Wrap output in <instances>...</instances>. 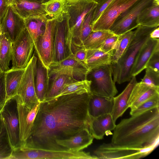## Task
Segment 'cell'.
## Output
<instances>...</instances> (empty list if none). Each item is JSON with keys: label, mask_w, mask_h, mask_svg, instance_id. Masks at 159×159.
I'll list each match as a JSON object with an SVG mask.
<instances>
[{"label": "cell", "mask_w": 159, "mask_h": 159, "mask_svg": "<svg viewBox=\"0 0 159 159\" xmlns=\"http://www.w3.org/2000/svg\"><path fill=\"white\" fill-rule=\"evenodd\" d=\"M91 94H70L41 102L30 135L23 146L58 150L56 140L89 129Z\"/></svg>", "instance_id": "obj_1"}, {"label": "cell", "mask_w": 159, "mask_h": 159, "mask_svg": "<svg viewBox=\"0 0 159 159\" xmlns=\"http://www.w3.org/2000/svg\"><path fill=\"white\" fill-rule=\"evenodd\" d=\"M159 139L158 107L122 120L113 130L111 143L119 147L141 149L158 144Z\"/></svg>", "instance_id": "obj_2"}, {"label": "cell", "mask_w": 159, "mask_h": 159, "mask_svg": "<svg viewBox=\"0 0 159 159\" xmlns=\"http://www.w3.org/2000/svg\"><path fill=\"white\" fill-rule=\"evenodd\" d=\"M156 28L139 25L136 28L133 39L118 62L111 63L115 83L121 84L131 80V71L137 57Z\"/></svg>", "instance_id": "obj_3"}, {"label": "cell", "mask_w": 159, "mask_h": 159, "mask_svg": "<svg viewBox=\"0 0 159 159\" xmlns=\"http://www.w3.org/2000/svg\"><path fill=\"white\" fill-rule=\"evenodd\" d=\"M63 11L69 15V24L72 43L76 45L81 33L83 20L87 14L96 7L97 0H64Z\"/></svg>", "instance_id": "obj_4"}, {"label": "cell", "mask_w": 159, "mask_h": 159, "mask_svg": "<svg viewBox=\"0 0 159 159\" xmlns=\"http://www.w3.org/2000/svg\"><path fill=\"white\" fill-rule=\"evenodd\" d=\"M98 159L83 151L55 150L21 146L13 149L11 159Z\"/></svg>", "instance_id": "obj_5"}, {"label": "cell", "mask_w": 159, "mask_h": 159, "mask_svg": "<svg viewBox=\"0 0 159 159\" xmlns=\"http://www.w3.org/2000/svg\"><path fill=\"white\" fill-rule=\"evenodd\" d=\"M69 18V14L63 11L58 16L51 19L54 32L52 63L63 60L69 55L67 46L72 43Z\"/></svg>", "instance_id": "obj_6"}, {"label": "cell", "mask_w": 159, "mask_h": 159, "mask_svg": "<svg viewBox=\"0 0 159 159\" xmlns=\"http://www.w3.org/2000/svg\"><path fill=\"white\" fill-rule=\"evenodd\" d=\"M111 64L101 66L90 70L88 75L91 81L90 91L93 94L113 98L118 93L112 78Z\"/></svg>", "instance_id": "obj_7"}, {"label": "cell", "mask_w": 159, "mask_h": 159, "mask_svg": "<svg viewBox=\"0 0 159 159\" xmlns=\"http://www.w3.org/2000/svg\"><path fill=\"white\" fill-rule=\"evenodd\" d=\"M16 95L6 101L0 112V117L5 125L13 149L22 146L20 137L19 120Z\"/></svg>", "instance_id": "obj_8"}, {"label": "cell", "mask_w": 159, "mask_h": 159, "mask_svg": "<svg viewBox=\"0 0 159 159\" xmlns=\"http://www.w3.org/2000/svg\"><path fill=\"white\" fill-rule=\"evenodd\" d=\"M38 58L33 55L25 70L18 87L17 94L25 106L32 108L39 102L37 96L35 76Z\"/></svg>", "instance_id": "obj_9"}, {"label": "cell", "mask_w": 159, "mask_h": 159, "mask_svg": "<svg viewBox=\"0 0 159 159\" xmlns=\"http://www.w3.org/2000/svg\"><path fill=\"white\" fill-rule=\"evenodd\" d=\"M158 145L139 149L117 147L111 143H103L94 151V154L98 159H138L147 156Z\"/></svg>", "instance_id": "obj_10"}, {"label": "cell", "mask_w": 159, "mask_h": 159, "mask_svg": "<svg viewBox=\"0 0 159 159\" xmlns=\"http://www.w3.org/2000/svg\"><path fill=\"white\" fill-rule=\"evenodd\" d=\"M153 0H138L121 13L116 19L109 30L120 35L137 28V19L142 11L151 5Z\"/></svg>", "instance_id": "obj_11"}, {"label": "cell", "mask_w": 159, "mask_h": 159, "mask_svg": "<svg viewBox=\"0 0 159 159\" xmlns=\"http://www.w3.org/2000/svg\"><path fill=\"white\" fill-rule=\"evenodd\" d=\"M34 48L33 42L25 28L13 42L11 69H25L33 56Z\"/></svg>", "instance_id": "obj_12"}, {"label": "cell", "mask_w": 159, "mask_h": 159, "mask_svg": "<svg viewBox=\"0 0 159 159\" xmlns=\"http://www.w3.org/2000/svg\"><path fill=\"white\" fill-rule=\"evenodd\" d=\"M138 0H113L93 24L92 31L109 30L118 16Z\"/></svg>", "instance_id": "obj_13"}, {"label": "cell", "mask_w": 159, "mask_h": 159, "mask_svg": "<svg viewBox=\"0 0 159 159\" xmlns=\"http://www.w3.org/2000/svg\"><path fill=\"white\" fill-rule=\"evenodd\" d=\"M89 72L86 67L79 62L73 54H70L63 60L52 63L50 67L49 75L50 76L56 74H64L76 80H82L87 79Z\"/></svg>", "instance_id": "obj_14"}, {"label": "cell", "mask_w": 159, "mask_h": 159, "mask_svg": "<svg viewBox=\"0 0 159 159\" xmlns=\"http://www.w3.org/2000/svg\"><path fill=\"white\" fill-rule=\"evenodd\" d=\"M54 32L51 19L48 20L43 33L38 39L34 48L43 65L49 70L53 63Z\"/></svg>", "instance_id": "obj_15"}, {"label": "cell", "mask_w": 159, "mask_h": 159, "mask_svg": "<svg viewBox=\"0 0 159 159\" xmlns=\"http://www.w3.org/2000/svg\"><path fill=\"white\" fill-rule=\"evenodd\" d=\"M16 96L19 120L20 137L22 146L30 135L41 102H37L31 109L23 104L19 96Z\"/></svg>", "instance_id": "obj_16"}, {"label": "cell", "mask_w": 159, "mask_h": 159, "mask_svg": "<svg viewBox=\"0 0 159 159\" xmlns=\"http://www.w3.org/2000/svg\"><path fill=\"white\" fill-rule=\"evenodd\" d=\"M1 25L2 34H7L13 42L26 28L25 19L16 12L13 6L8 7Z\"/></svg>", "instance_id": "obj_17"}, {"label": "cell", "mask_w": 159, "mask_h": 159, "mask_svg": "<svg viewBox=\"0 0 159 159\" xmlns=\"http://www.w3.org/2000/svg\"><path fill=\"white\" fill-rule=\"evenodd\" d=\"M93 139L89 129H86L68 139L57 140L56 143L58 150L78 151L90 145L93 143Z\"/></svg>", "instance_id": "obj_18"}, {"label": "cell", "mask_w": 159, "mask_h": 159, "mask_svg": "<svg viewBox=\"0 0 159 159\" xmlns=\"http://www.w3.org/2000/svg\"><path fill=\"white\" fill-rule=\"evenodd\" d=\"M159 49V39L150 37L143 46L137 57L131 71L132 77L136 76L146 68L149 59Z\"/></svg>", "instance_id": "obj_19"}, {"label": "cell", "mask_w": 159, "mask_h": 159, "mask_svg": "<svg viewBox=\"0 0 159 159\" xmlns=\"http://www.w3.org/2000/svg\"><path fill=\"white\" fill-rule=\"evenodd\" d=\"M159 95V87L151 86L145 83L137 82L131 92L129 102L131 110L135 109L147 100Z\"/></svg>", "instance_id": "obj_20"}, {"label": "cell", "mask_w": 159, "mask_h": 159, "mask_svg": "<svg viewBox=\"0 0 159 159\" xmlns=\"http://www.w3.org/2000/svg\"><path fill=\"white\" fill-rule=\"evenodd\" d=\"M116 125L111 114H108L96 117H91L89 129L93 138L101 140L107 132L113 130Z\"/></svg>", "instance_id": "obj_21"}, {"label": "cell", "mask_w": 159, "mask_h": 159, "mask_svg": "<svg viewBox=\"0 0 159 159\" xmlns=\"http://www.w3.org/2000/svg\"><path fill=\"white\" fill-rule=\"evenodd\" d=\"M122 92L113 98V105L111 115L115 122L129 108V102L132 90L137 82L136 76L132 77Z\"/></svg>", "instance_id": "obj_22"}, {"label": "cell", "mask_w": 159, "mask_h": 159, "mask_svg": "<svg viewBox=\"0 0 159 159\" xmlns=\"http://www.w3.org/2000/svg\"><path fill=\"white\" fill-rule=\"evenodd\" d=\"M49 70L45 68L39 60H37L35 76L36 92L39 101L45 100L49 87Z\"/></svg>", "instance_id": "obj_23"}, {"label": "cell", "mask_w": 159, "mask_h": 159, "mask_svg": "<svg viewBox=\"0 0 159 159\" xmlns=\"http://www.w3.org/2000/svg\"><path fill=\"white\" fill-rule=\"evenodd\" d=\"M113 98L102 97L92 94L89 105L90 116L96 117L105 114H111Z\"/></svg>", "instance_id": "obj_24"}, {"label": "cell", "mask_w": 159, "mask_h": 159, "mask_svg": "<svg viewBox=\"0 0 159 159\" xmlns=\"http://www.w3.org/2000/svg\"><path fill=\"white\" fill-rule=\"evenodd\" d=\"M13 6L16 12L24 19L46 15L43 3L21 1L17 2Z\"/></svg>", "instance_id": "obj_25"}, {"label": "cell", "mask_w": 159, "mask_h": 159, "mask_svg": "<svg viewBox=\"0 0 159 159\" xmlns=\"http://www.w3.org/2000/svg\"><path fill=\"white\" fill-rule=\"evenodd\" d=\"M137 25L157 27L159 26V5L152 3L144 8L136 20Z\"/></svg>", "instance_id": "obj_26"}, {"label": "cell", "mask_w": 159, "mask_h": 159, "mask_svg": "<svg viewBox=\"0 0 159 159\" xmlns=\"http://www.w3.org/2000/svg\"><path fill=\"white\" fill-rule=\"evenodd\" d=\"M86 50V64L89 71L98 66L111 64L114 52H106L100 49Z\"/></svg>", "instance_id": "obj_27"}, {"label": "cell", "mask_w": 159, "mask_h": 159, "mask_svg": "<svg viewBox=\"0 0 159 159\" xmlns=\"http://www.w3.org/2000/svg\"><path fill=\"white\" fill-rule=\"evenodd\" d=\"M48 19L46 15L33 16L25 19L26 28L34 46L39 38L44 32Z\"/></svg>", "instance_id": "obj_28"}, {"label": "cell", "mask_w": 159, "mask_h": 159, "mask_svg": "<svg viewBox=\"0 0 159 159\" xmlns=\"http://www.w3.org/2000/svg\"><path fill=\"white\" fill-rule=\"evenodd\" d=\"M24 69H10L5 72V83L7 100L17 94L18 87Z\"/></svg>", "instance_id": "obj_29"}, {"label": "cell", "mask_w": 159, "mask_h": 159, "mask_svg": "<svg viewBox=\"0 0 159 159\" xmlns=\"http://www.w3.org/2000/svg\"><path fill=\"white\" fill-rule=\"evenodd\" d=\"M115 34L110 30L92 31L80 47L86 50L99 49L105 40Z\"/></svg>", "instance_id": "obj_30"}, {"label": "cell", "mask_w": 159, "mask_h": 159, "mask_svg": "<svg viewBox=\"0 0 159 159\" xmlns=\"http://www.w3.org/2000/svg\"><path fill=\"white\" fill-rule=\"evenodd\" d=\"M13 42L6 33L2 34L0 48V66L3 72L9 69L12 59Z\"/></svg>", "instance_id": "obj_31"}, {"label": "cell", "mask_w": 159, "mask_h": 159, "mask_svg": "<svg viewBox=\"0 0 159 159\" xmlns=\"http://www.w3.org/2000/svg\"><path fill=\"white\" fill-rule=\"evenodd\" d=\"M91 84V81L87 79L77 80L66 84L58 94L54 98L70 94L91 93L90 91Z\"/></svg>", "instance_id": "obj_32"}, {"label": "cell", "mask_w": 159, "mask_h": 159, "mask_svg": "<svg viewBox=\"0 0 159 159\" xmlns=\"http://www.w3.org/2000/svg\"><path fill=\"white\" fill-rule=\"evenodd\" d=\"M53 76L52 81L49 86L45 100L51 99L56 97L65 84L77 80L66 75L56 74Z\"/></svg>", "instance_id": "obj_33"}, {"label": "cell", "mask_w": 159, "mask_h": 159, "mask_svg": "<svg viewBox=\"0 0 159 159\" xmlns=\"http://www.w3.org/2000/svg\"><path fill=\"white\" fill-rule=\"evenodd\" d=\"M134 31H128L120 35L112 57V63H117L122 56L134 35Z\"/></svg>", "instance_id": "obj_34"}, {"label": "cell", "mask_w": 159, "mask_h": 159, "mask_svg": "<svg viewBox=\"0 0 159 159\" xmlns=\"http://www.w3.org/2000/svg\"><path fill=\"white\" fill-rule=\"evenodd\" d=\"M2 123L0 131V159H11L13 149L5 125Z\"/></svg>", "instance_id": "obj_35"}, {"label": "cell", "mask_w": 159, "mask_h": 159, "mask_svg": "<svg viewBox=\"0 0 159 159\" xmlns=\"http://www.w3.org/2000/svg\"><path fill=\"white\" fill-rule=\"evenodd\" d=\"M43 4L46 15L48 19L56 17L63 11L64 0H49Z\"/></svg>", "instance_id": "obj_36"}, {"label": "cell", "mask_w": 159, "mask_h": 159, "mask_svg": "<svg viewBox=\"0 0 159 159\" xmlns=\"http://www.w3.org/2000/svg\"><path fill=\"white\" fill-rule=\"evenodd\" d=\"M94 9L86 15L83 20L80 35L78 43L77 44L75 45L76 46L80 47L81 46L83 41L92 31L93 24L92 20Z\"/></svg>", "instance_id": "obj_37"}, {"label": "cell", "mask_w": 159, "mask_h": 159, "mask_svg": "<svg viewBox=\"0 0 159 159\" xmlns=\"http://www.w3.org/2000/svg\"><path fill=\"white\" fill-rule=\"evenodd\" d=\"M159 95L143 102L134 109L131 110L130 114L134 116L159 106Z\"/></svg>", "instance_id": "obj_38"}, {"label": "cell", "mask_w": 159, "mask_h": 159, "mask_svg": "<svg viewBox=\"0 0 159 159\" xmlns=\"http://www.w3.org/2000/svg\"><path fill=\"white\" fill-rule=\"evenodd\" d=\"M145 69V75L141 82L151 86L159 87V71L149 68Z\"/></svg>", "instance_id": "obj_39"}, {"label": "cell", "mask_w": 159, "mask_h": 159, "mask_svg": "<svg viewBox=\"0 0 159 159\" xmlns=\"http://www.w3.org/2000/svg\"><path fill=\"white\" fill-rule=\"evenodd\" d=\"M71 51L72 54L75 58L88 69L86 64L87 50L83 48L76 46L72 43Z\"/></svg>", "instance_id": "obj_40"}, {"label": "cell", "mask_w": 159, "mask_h": 159, "mask_svg": "<svg viewBox=\"0 0 159 159\" xmlns=\"http://www.w3.org/2000/svg\"><path fill=\"white\" fill-rule=\"evenodd\" d=\"M119 36L115 34L109 37L105 40L99 49L106 52H114Z\"/></svg>", "instance_id": "obj_41"}, {"label": "cell", "mask_w": 159, "mask_h": 159, "mask_svg": "<svg viewBox=\"0 0 159 159\" xmlns=\"http://www.w3.org/2000/svg\"><path fill=\"white\" fill-rule=\"evenodd\" d=\"M113 0H97L98 4L94 9L92 23L97 20L103 11Z\"/></svg>", "instance_id": "obj_42"}, {"label": "cell", "mask_w": 159, "mask_h": 159, "mask_svg": "<svg viewBox=\"0 0 159 159\" xmlns=\"http://www.w3.org/2000/svg\"><path fill=\"white\" fill-rule=\"evenodd\" d=\"M7 100L5 83V73L0 74V112Z\"/></svg>", "instance_id": "obj_43"}, {"label": "cell", "mask_w": 159, "mask_h": 159, "mask_svg": "<svg viewBox=\"0 0 159 159\" xmlns=\"http://www.w3.org/2000/svg\"><path fill=\"white\" fill-rule=\"evenodd\" d=\"M146 68L159 71V49L157 50L152 55L147 64Z\"/></svg>", "instance_id": "obj_44"}, {"label": "cell", "mask_w": 159, "mask_h": 159, "mask_svg": "<svg viewBox=\"0 0 159 159\" xmlns=\"http://www.w3.org/2000/svg\"><path fill=\"white\" fill-rule=\"evenodd\" d=\"M8 0H0V23L4 16L8 7Z\"/></svg>", "instance_id": "obj_45"}, {"label": "cell", "mask_w": 159, "mask_h": 159, "mask_svg": "<svg viewBox=\"0 0 159 159\" xmlns=\"http://www.w3.org/2000/svg\"><path fill=\"white\" fill-rule=\"evenodd\" d=\"M150 38L153 39H159V27L156 28L151 33L150 35Z\"/></svg>", "instance_id": "obj_46"}, {"label": "cell", "mask_w": 159, "mask_h": 159, "mask_svg": "<svg viewBox=\"0 0 159 159\" xmlns=\"http://www.w3.org/2000/svg\"><path fill=\"white\" fill-rule=\"evenodd\" d=\"M21 1H27L39 3H44L48 1V0H17V2Z\"/></svg>", "instance_id": "obj_47"}, {"label": "cell", "mask_w": 159, "mask_h": 159, "mask_svg": "<svg viewBox=\"0 0 159 159\" xmlns=\"http://www.w3.org/2000/svg\"><path fill=\"white\" fill-rule=\"evenodd\" d=\"M17 0H8V6H13L16 2Z\"/></svg>", "instance_id": "obj_48"}, {"label": "cell", "mask_w": 159, "mask_h": 159, "mask_svg": "<svg viewBox=\"0 0 159 159\" xmlns=\"http://www.w3.org/2000/svg\"><path fill=\"white\" fill-rule=\"evenodd\" d=\"M2 123H3L0 117V131L2 129Z\"/></svg>", "instance_id": "obj_49"}, {"label": "cell", "mask_w": 159, "mask_h": 159, "mask_svg": "<svg viewBox=\"0 0 159 159\" xmlns=\"http://www.w3.org/2000/svg\"><path fill=\"white\" fill-rule=\"evenodd\" d=\"M2 34V30L1 26V23H0V35Z\"/></svg>", "instance_id": "obj_50"}, {"label": "cell", "mask_w": 159, "mask_h": 159, "mask_svg": "<svg viewBox=\"0 0 159 159\" xmlns=\"http://www.w3.org/2000/svg\"><path fill=\"white\" fill-rule=\"evenodd\" d=\"M3 72V71L1 69V67L0 66V74L1 73H2Z\"/></svg>", "instance_id": "obj_51"}, {"label": "cell", "mask_w": 159, "mask_h": 159, "mask_svg": "<svg viewBox=\"0 0 159 159\" xmlns=\"http://www.w3.org/2000/svg\"><path fill=\"white\" fill-rule=\"evenodd\" d=\"M2 34L0 35V45H1V37H2Z\"/></svg>", "instance_id": "obj_52"}, {"label": "cell", "mask_w": 159, "mask_h": 159, "mask_svg": "<svg viewBox=\"0 0 159 159\" xmlns=\"http://www.w3.org/2000/svg\"><path fill=\"white\" fill-rule=\"evenodd\" d=\"M48 1L49 0H48Z\"/></svg>", "instance_id": "obj_53"}]
</instances>
